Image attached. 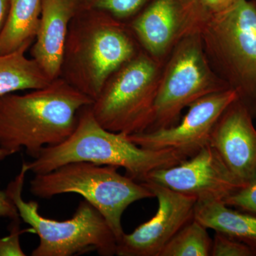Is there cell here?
I'll return each mask as SVG.
<instances>
[{"mask_svg": "<svg viewBox=\"0 0 256 256\" xmlns=\"http://www.w3.org/2000/svg\"><path fill=\"white\" fill-rule=\"evenodd\" d=\"M92 102L60 77L28 94L0 96V148L12 156L24 149L35 159L68 139L80 110Z\"/></svg>", "mask_w": 256, "mask_h": 256, "instance_id": "1", "label": "cell"}, {"mask_svg": "<svg viewBox=\"0 0 256 256\" xmlns=\"http://www.w3.org/2000/svg\"><path fill=\"white\" fill-rule=\"evenodd\" d=\"M141 50L126 22L85 6L69 26L60 77L94 100L111 74Z\"/></svg>", "mask_w": 256, "mask_h": 256, "instance_id": "2", "label": "cell"}, {"mask_svg": "<svg viewBox=\"0 0 256 256\" xmlns=\"http://www.w3.org/2000/svg\"><path fill=\"white\" fill-rule=\"evenodd\" d=\"M90 106L80 110L76 127L68 139L45 148L33 161L26 162L28 172L44 174L68 163L87 162L124 168L127 176L141 182L151 172L188 159L172 149L141 148L127 134L108 130L96 120Z\"/></svg>", "mask_w": 256, "mask_h": 256, "instance_id": "3", "label": "cell"}, {"mask_svg": "<svg viewBox=\"0 0 256 256\" xmlns=\"http://www.w3.org/2000/svg\"><path fill=\"white\" fill-rule=\"evenodd\" d=\"M208 64L256 118V6L240 0L210 13L200 32Z\"/></svg>", "mask_w": 256, "mask_h": 256, "instance_id": "4", "label": "cell"}, {"mask_svg": "<svg viewBox=\"0 0 256 256\" xmlns=\"http://www.w3.org/2000/svg\"><path fill=\"white\" fill-rule=\"evenodd\" d=\"M30 191L41 198L78 194L104 216L118 240L124 234V210L134 202L154 197L144 184L120 174L116 166L87 162L68 163L50 172L35 174Z\"/></svg>", "mask_w": 256, "mask_h": 256, "instance_id": "5", "label": "cell"}, {"mask_svg": "<svg viewBox=\"0 0 256 256\" xmlns=\"http://www.w3.org/2000/svg\"><path fill=\"white\" fill-rule=\"evenodd\" d=\"M28 172L26 163H23L6 192L20 218L40 238L32 256H72L92 252L102 256L116 255L118 240L112 229L104 216L86 200L79 204L72 218L62 222L42 216L38 203L24 201L22 192Z\"/></svg>", "mask_w": 256, "mask_h": 256, "instance_id": "6", "label": "cell"}, {"mask_svg": "<svg viewBox=\"0 0 256 256\" xmlns=\"http://www.w3.org/2000/svg\"><path fill=\"white\" fill-rule=\"evenodd\" d=\"M163 66L142 50L111 74L90 106L98 122L127 136L148 131Z\"/></svg>", "mask_w": 256, "mask_h": 256, "instance_id": "7", "label": "cell"}, {"mask_svg": "<svg viewBox=\"0 0 256 256\" xmlns=\"http://www.w3.org/2000/svg\"><path fill=\"white\" fill-rule=\"evenodd\" d=\"M226 89L230 88L207 60L200 32L186 37L163 66L152 122L148 131L172 127L181 119L182 111L195 101Z\"/></svg>", "mask_w": 256, "mask_h": 256, "instance_id": "8", "label": "cell"}, {"mask_svg": "<svg viewBox=\"0 0 256 256\" xmlns=\"http://www.w3.org/2000/svg\"><path fill=\"white\" fill-rule=\"evenodd\" d=\"M210 14L202 0H150L127 23L141 48L164 64L180 42L201 32Z\"/></svg>", "mask_w": 256, "mask_h": 256, "instance_id": "9", "label": "cell"}, {"mask_svg": "<svg viewBox=\"0 0 256 256\" xmlns=\"http://www.w3.org/2000/svg\"><path fill=\"white\" fill-rule=\"evenodd\" d=\"M232 89L195 101L172 127L128 136L137 146L150 150L172 149L188 158L208 146L212 131L227 107L238 98Z\"/></svg>", "mask_w": 256, "mask_h": 256, "instance_id": "10", "label": "cell"}, {"mask_svg": "<svg viewBox=\"0 0 256 256\" xmlns=\"http://www.w3.org/2000/svg\"><path fill=\"white\" fill-rule=\"evenodd\" d=\"M141 182L161 185L195 197L197 202L222 201L245 186L210 146L180 164L151 172Z\"/></svg>", "mask_w": 256, "mask_h": 256, "instance_id": "11", "label": "cell"}, {"mask_svg": "<svg viewBox=\"0 0 256 256\" xmlns=\"http://www.w3.org/2000/svg\"><path fill=\"white\" fill-rule=\"evenodd\" d=\"M141 183L158 200V210L150 220L132 233H124L118 240L116 255L118 256H159L175 234L194 218L195 197L156 184Z\"/></svg>", "mask_w": 256, "mask_h": 256, "instance_id": "12", "label": "cell"}, {"mask_svg": "<svg viewBox=\"0 0 256 256\" xmlns=\"http://www.w3.org/2000/svg\"><path fill=\"white\" fill-rule=\"evenodd\" d=\"M254 119L247 106L238 98L220 116L208 144L244 185L256 178V129Z\"/></svg>", "mask_w": 256, "mask_h": 256, "instance_id": "13", "label": "cell"}, {"mask_svg": "<svg viewBox=\"0 0 256 256\" xmlns=\"http://www.w3.org/2000/svg\"><path fill=\"white\" fill-rule=\"evenodd\" d=\"M86 0H42L38 31L30 54L50 80L60 78L68 28Z\"/></svg>", "mask_w": 256, "mask_h": 256, "instance_id": "14", "label": "cell"}, {"mask_svg": "<svg viewBox=\"0 0 256 256\" xmlns=\"http://www.w3.org/2000/svg\"><path fill=\"white\" fill-rule=\"evenodd\" d=\"M194 218L208 229L244 242L256 255V216L226 205L222 201L196 202Z\"/></svg>", "mask_w": 256, "mask_h": 256, "instance_id": "15", "label": "cell"}, {"mask_svg": "<svg viewBox=\"0 0 256 256\" xmlns=\"http://www.w3.org/2000/svg\"><path fill=\"white\" fill-rule=\"evenodd\" d=\"M42 0H10L8 18L0 32V54L33 44L38 31Z\"/></svg>", "mask_w": 256, "mask_h": 256, "instance_id": "16", "label": "cell"}, {"mask_svg": "<svg viewBox=\"0 0 256 256\" xmlns=\"http://www.w3.org/2000/svg\"><path fill=\"white\" fill-rule=\"evenodd\" d=\"M30 47L25 45L15 52L0 54V96L42 88L52 82L36 60L26 56Z\"/></svg>", "mask_w": 256, "mask_h": 256, "instance_id": "17", "label": "cell"}, {"mask_svg": "<svg viewBox=\"0 0 256 256\" xmlns=\"http://www.w3.org/2000/svg\"><path fill=\"white\" fill-rule=\"evenodd\" d=\"M207 230L194 218L175 234L159 256H210L212 238Z\"/></svg>", "mask_w": 256, "mask_h": 256, "instance_id": "18", "label": "cell"}, {"mask_svg": "<svg viewBox=\"0 0 256 256\" xmlns=\"http://www.w3.org/2000/svg\"><path fill=\"white\" fill-rule=\"evenodd\" d=\"M150 0H86V6L104 10L121 21L134 18Z\"/></svg>", "mask_w": 256, "mask_h": 256, "instance_id": "19", "label": "cell"}, {"mask_svg": "<svg viewBox=\"0 0 256 256\" xmlns=\"http://www.w3.org/2000/svg\"><path fill=\"white\" fill-rule=\"evenodd\" d=\"M210 256H256L255 252L236 239L215 232L212 238Z\"/></svg>", "mask_w": 256, "mask_h": 256, "instance_id": "20", "label": "cell"}, {"mask_svg": "<svg viewBox=\"0 0 256 256\" xmlns=\"http://www.w3.org/2000/svg\"><path fill=\"white\" fill-rule=\"evenodd\" d=\"M227 206L256 216V178L226 197Z\"/></svg>", "mask_w": 256, "mask_h": 256, "instance_id": "21", "label": "cell"}, {"mask_svg": "<svg viewBox=\"0 0 256 256\" xmlns=\"http://www.w3.org/2000/svg\"><path fill=\"white\" fill-rule=\"evenodd\" d=\"M20 226V220H12L10 226V234L0 238V256H25L20 244V235L24 233Z\"/></svg>", "mask_w": 256, "mask_h": 256, "instance_id": "22", "label": "cell"}, {"mask_svg": "<svg viewBox=\"0 0 256 256\" xmlns=\"http://www.w3.org/2000/svg\"><path fill=\"white\" fill-rule=\"evenodd\" d=\"M8 218L12 220H20L18 210L8 192L0 190V218Z\"/></svg>", "mask_w": 256, "mask_h": 256, "instance_id": "23", "label": "cell"}, {"mask_svg": "<svg viewBox=\"0 0 256 256\" xmlns=\"http://www.w3.org/2000/svg\"><path fill=\"white\" fill-rule=\"evenodd\" d=\"M240 1V0H202L205 8L210 13L220 12L228 9Z\"/></svg>", "mask_w": 256, "mask_h": 256, "instance_id": "24", "label": "cell"}, {"mask_svg": "<svg viewBox=\"0 0 256 256\" xmlns=\"http://www.w3.org/2000/svg\"><path fill=\"white\" fill-rule=\"evenodd\" d=\"M10 8V0H0V32L8 18Z\"/></svg>", "mask_w": 256, "mask_h": 256, "instance_id": "25", "label": "cell"}, {"mask_svg": "<svg viewBox=\"0 0 256 256\" xmlns=\"http://www.w3.org/2000/svg\"><path fill=\"white\" fill-rule=\"evenodd\" d=\"M11 156L12 154H10L9 152L6 151L5 150L2 149V148H0V162L6 159L8 156Z\"/></svg>", "mask_w": 256, "mask_h": 256, "instance_id": "26", "label": "cell"}, {"mask_svg": "<svg viewBox=\"0 0 256 256\" xmlns=\"http://www.w3.org/2000/svg\"><path fill=\"white\" fill-rule=\"evenodd\" d=\"M252 2L254 3V4H256V0H252Z\"/></svg>", "mask_w": 256, "mask_h": 256, "instance_id": "27", "label": "cell"}]
</instances>
